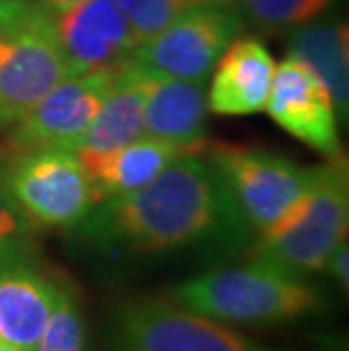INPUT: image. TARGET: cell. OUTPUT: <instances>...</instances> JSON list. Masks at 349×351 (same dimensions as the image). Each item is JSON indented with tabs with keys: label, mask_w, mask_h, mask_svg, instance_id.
<instances>
[{
	"label": "cell",
	"mask_w": 349,
	"mask_h": 351,
	"mask_svg": "<svg viewBox=\"0 0 349 351\" xmlns=\"http://www.w3.org/2000/svg\"><path fill=\"white\" fill-rule=\"evenodd\" d=\"M34 351H86V324L77 293L59 279L53 311Z\"/></svg>",
	"instance_id": "obj_18"
},
{
	"label": "cell",
	"mask_w": 349,
	"mask_h": 351,
	"mask_svg": "<svg viewBox=\"0 0 349 351\" xmlns=\"http://www.w3.org/2000/svg\"><path fill=\"white\" fill-rule=\"evenodd\" d=\"M184 154H191V150L143 134V136L118 147L114 152L88 156V159L80 161L84 163L93 186L95 202L100 204V202L109 197L125 195V193H132L141 189V186H145L163 168Z\"/></svg>",
	"instance_id": "obj_16"
},
{
	"label": "cell",
	"mask_w": 349,
	"mask_h": 351,
	"mask_svg": "<svg viewBox=\"0 0 349 351\" xmlns=\"http://www.w3.org/2000/svg\"><path fill=\"white\" fill-rule=\"evenodd\" d=\"M75 229L95 247L147 256L236 250L248 241L250 225L218 168L191 152L141 189L95 204Z\"/></svg>",
	"instance_id": "obj_1"
},
{
	"label": "cell",
	"mask_w": 349,
	"mask_h": 351,
	"mask_svg": "<svg viewBox=\"0 0 349 351\" xmlns=\"http://www.w3.org/2000/svg\"><path fill=\"white\" fill-rule=\"evenodd\" d=\"M116 69L75 73L53 86L19 123L10 127V154L75 150L82 134L107 98Z\"/></svg>",
	"instance_id": "obj_9"
},
{
	"label": "cell",
	"mask_w": 349,
	"mask_h": 351,
	"mask_svg": "<svg viewBox=\"0 0 349 351\" xmlns=\"http://www.w3.org/2000/svg\"><path fill=\"white\" fill-rule=\"evenodd\" d=\"M147 75L125 59L118 64L114 82L102 100L98 114L82 134L75 152L80 159L114 152L118 147L143 136Z\"/></svg>",
	"instance_id": "obj_14"
},
{
	"label": "cell",
	"mask_w": 349,
	"mask_h": 351,
	"mask_svg": "<svg viewBox=\"0 0 349 351\" xmlns=\"http://www.w3.org/2000/svg\"><path fill=\"white\" fill-rule=\"evenodd\" d=\"M136 43L166 27L189 3L186 0H118Z\"/></svg>",
	"instance_id": "obj_20"
},
{
	"label": "cell",
	"mask_w": 349,
	"mask_h": 351,
	"mask_svg": "<svg viewBox=\"0 0 349 351\" xmlns=\"http://www.w3.org/2000/svg\"><path fill=\"white\" fill-rule=\"evenodd\" d=\"M206 93L209 111L218 116H252L268 104L274 59L258 39L236 36L213 66Z\"/></svg>",
	"instance_id": "obj_13"
},
{
	"label": "cell",
	"mask_w": 349,
	"mask_h": 351,
	"mask_svg": "<svg viewBox=\"0 0 349 351\" xmlns=\"http://www.w3.org/2000/svg\"><path fill=\"white\" fill-rule=\"evenodd\" d=\"M189 5H195V3H218V5H229L232 0H186Z\"/></svg>",
	"instance_id": "obj_24"
},
{
	"label": "cell",
	"mask_w": 349,
	"mask_h": 351,
	"mask_svg": "<svg viewBox=\"0 0 349 351\" xmlns=\"http://www.w3.org/2000/svg\"><path fill=\"white\" fill-rule=\"evenodd\" d=\"M57 286L59 279L36 261L34 247L0 254V340L19 351H34Z\"/></svg>",
	"instance_id": "obj_12"
},
{
	"label": "cell",
	"mask_w": 349,
	"mask_h": 351,
	"mask_svg": "<svg viewBox=\"0 0 349 351\" xmlns=\"http://www.w3.org/2000/svg\"><path fill=\"white\" fill-rule=\"evenodd\" d=\"M345 23H306L291 29L288 57L309 66L331 93L336 111L349 109V48Z\"/></svg>",
	"instance_id": "obj_17"
},
{
	"label": "cell",
	"mask_w": 349,
	"mask_h": 351,
	"mask_svg": "<svg viewBox=\"0 0 349 351\" xmlns=\"http://www.w3.org/2000/svg\"><path fill=\"white\" fill-rule=\"evenodd\" d=\"M3 173L12 199L34 229H75L98 204L84 163L73 150L10 154Z\"/></svg>",
	"instance_id": "obj_5"
},
{
	"label": "cell",
	"mask_w": 349,
	"mask_h": 351,
	"mask_svg": "<svg viewBox=\"0 0 349 351\" xmlns=\"http://www.w3.org/2000/svg\"><path fill=\"white\" fill-rule=\"evenodd\" d=\"M170 300L229 324H279L322 308L320 295L302 279L261 263L193 276L173 288Z\"/></svg>",
	"instance_id": "obj_2"
},
{
	"label": "cell",
	"mask_w": 349,
	"mask_h": 351,
	"mask_svg": "<svg viewBox=\"0 0 349 351\" xmlns=\"http://www.w3.org/2000/svg\"><path fill=\"white\" fill-rule=\"evenodd\" d=\"M241 29V16L227 5H186L157 34L139 41L128 62L150 77L206 82L215 62Z\"/></svg>",
	"instance_id": "obj_6"
},
{
	"label": "cell",
	"mask_w": 349,
	"mask_h": 351,
	"mask_svg": "<svg viewBox=\"0 0 349 351\" xmlns=\"http://www.w3.org/2000/svg\"><path fill=\"white\" fill-rule=\"evenodd\" d=\"M206 91L204 82L150 77L145 88L143 134L168 141L197 152L204 143L206 130Z\"/></svg>",
	"instance_id": "obj_15"
},
{
	"label": "cell",
	"mask_w": 349,
	"mask_h": 351,
	"mask_svg": "<svg viewBox=\"0 0 349 351\" xmlns=\"http://www.w3.org/2000/svg\"><path fill=\"white\" fill-rule=\"evenodd\" d=\"M333 0H241L243 16L261 32H291L329 10Z\"/></svg>",
	"instance_id": "obj_19"
},
{
	"label": "cell",
	"mask_w": 349,
	"mask_h": 351,
	"mask_svg": "<svg viewBox=\"0 0 349 351\" xmlns=\"http://www.w3.org/2000/svg\"><path fill=\"white\" fill-rule=\"evenodd\" d=\"M211 163L225 179L243 218L258 234H265L284 220L317 177V168L250 147H222L213 154Z\"/></svg>",
	"instance_id": "obj_8"
},
{
	"label": "cell",
	"mask_w": 349,
	"mask_h": 351,
	"mask_svg": "<svg viewBox=\"0 0 349 351\" xmlns=\"http://www.w3.org/2000/svg\"><path fill=\"white\" fill-rule=\"evenodd\" d=\"M55 32L71 75L114 69L136 46L118 0H82L57 12Z\"/></svg>",
	"instance_id": "obj_11"
},
{
	"label": "cell",
	"mask_w": 349,
	"mask_h": 351,
	"mask_svg": "<svg viewBox=\"0 0 349 351\" xmlns=\"http://www.w3.org/2000/svg\"><path fill=\"white\" fill-rule=\"evenodd\" d=\"M32 234L34 227L25 220L16 202L12 199V193L5 182L3 161H0V254L32 247Z\"/></svg>",
	"instance_id": "obj_21"
},
{
	"label": "cell",
	"mask_w": 349,
	"mask_h": 351,
	"mask_svg": "<svg viewBox=\"0 0 349 351\" xmlns=\"http://www.w3.org/2000/svg\"><path fill=\"white\" fill-rule=\"evenodd\" d=\"M114 351H270L173 300L123 304L111 328Z\"/></svg>",
	"instance_id": "obj_7"
},
{
	"label": "cell",
	"mask_w": 349,
	"mask_h": 351,
	"mask_svg": "<svg viewBox=\"0 0 349 351\" xmlns=\"http://www.w3.org/2000/svg\"><path fill=\"white\" fill-rule=\"evenodd\" d=\"M265 111L281 130L313 147L317 154L326 159L343 154L331 93L320 77L297 59L286 57L274 66Z\"/></svg>",
	"instance_id": "obj_10"
},
{
	"label": "cell",
	"mask_w": 349,
	"mask_h": 351,
	"mask_svg": "<svg viewBox=\"0 0 349 351\" xmlns=\"http://www.w3.org/2000/svg\"><path fill=\"white\" fill-rule=\"evenodd\" d=\"M324 267H329L333 279L343 286V290H347V286H349V250H347V241H343L336 250L331 252V256H329V261H326Z\"/></svg>",
	"instance_id": "obj_22"
},
{
	"label": "cell",
	"mask_w": 349,
	"mask_h": 351,
	"mask_svg": "<svg viewBox=\"0 0 349 351\" xmlns=\"http://www.w3.org/2000/svg\"><path fill=\"white\" fill-rule=\"evenodd\" d=\"M69 75L55 14L41 0H0V130Z\"/></svg>",
	"instance_id": "obj_4"
},
{
	"label": "cell",
	"mask_w": 349,
	"mask_h": 351,
	"mask_svg": "<svg viewBox=\"0 0 349 351\" xmlns=\"http://www.w3.org/2000/svg\"><path fill=\"white\" fill-rule=\"evenodd\" d=\"M41 3L46 5L48 10L53 12V14H57V12H62V10H69V7H73V5L82 3V0H41Z\"/></svg>",
	"instance_id": "obj_23"
},
{
	"label": "cell",
	"mask_w": 349,
	"mask_h": 351,
	"mask_svg": "<svg viewBox=\"0 0 349 351\" xmlns=\"http://www.w3.org/2000/svg\"><path fill=\"white\" fill-rule=\"evenodd\" d=\"M349 225V177L345 156H333L317 168L315 184L279 220L261 234L254 247V263L302 279L324 270L331 252L347 238Z\"/></svg>",
	"instance_id": "obj_3"
}]
</instances>
